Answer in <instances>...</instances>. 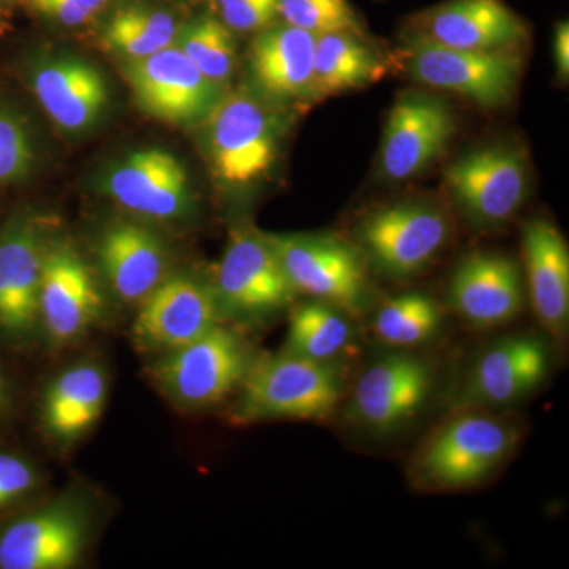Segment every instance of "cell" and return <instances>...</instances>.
Here are the masks:
<instances>
[{
	"label": "cell",
	"instance_id": "6da1fadb",
	"mask_svg": "<svg viewBox=\"0 0 569 569\" xmlns=\"http://www.w3.org/2000/svg\"><path fill=\"white\" fill-rule=\"evenodd\" d=\"M241 388L234 411L239 422L323 421L342 399V378L335 362L313 361L288 351L252 362Z\"/></svg>",
	"mask_w": 569,
	"mask_h": 569
},
{
	"label": "cell",
	"instance_id": "7a4b0ae2",
	"mask_svg": "<svg viewBox=\"0 0 569 569\" xmlns=\"http://www.w3.org/2000/svg\"><path fill=\"white\" fill-rule=\"evenodd\" d=\"M426 441L415 459V477L432 489H466L496 473L515 451L519 432L511 422L463 410Z\"/></svg>",
	"mask_w": 569,
	"mask_h": 569
},
{
	"label": "cell",
	"instance_id": "3957f363",
	"mask_svg": "<svg viewBox=\"0 0 569 569\" xmlns=\"http://www.w3.org/2000/svg\"><path fill=\"white\" fill-rule=\"evenodd\" d=\"M296 293L361 312L369 296L365 264L353 247L335 236L266 234Z\"/></svg>",
	"mask_w": 569,
	"mask_h": 569
},
{
	"label": "cell",
	"instance_id": "277c9868",
	"mask_svg": "<svg viewBox=\"0 0 569 569\" xmlns=\"http://www.w3.org/2000/svg\"><path fill=\"white\" fill-rule=\"evenodd\" d=\"M252 362L244 340L217 325L200 339L170 351L157 366L156 377L178 406L206 408L241 387Z\"/></svg>",
	"mask_w": 569,
	"mask_h": 569
},
{
	"label": "cell",
	"instance_id": "5b68a950",
	"mask_svg": "<svg viewBox=\"0 0 569 569\" xmlns=\"http://www.w3.org/2000/svg\"><path fill=\"white\" fill-rule=\"evenodd\" d=\"M201 123L213 171L228 186H247L271 170L279 146V126L253 97H220Z\"/></svg>",
	"mask_w": 569,
	"mask_h": 569
},
{
	"label": "cell",
	"instance_id": "8992f818",
	"mask_svg": "<svg viewBox=\"0 0 569 569\" xmlns=\"http://www.w3.org/2000/svg\"><path fill=\"white\" fill-rule=\"evenodd\" d=\"M522 67V58L509 50H458L425 37L408 48V70L415 80L485 108L501 107L511 99Z\"/></svg>",
	"mask_w": 569,
	"mask_h": 569
},
{
	"label": "cell",
	"instance_id": "52a82bcc",
	"mask_svg": "<svg viewBox=\"0 0 569 569\" xmlns=\"http://www.w3.org/2000/svg\"><path fill=\"white\" fill-rule=\"evenodd\" d=\"M222 316L261 318L293 302V284L266 234L239 231L224 250L216 287Z\"/></svg>",
	"mask_w": 569,
	"mask_h": 569
},
{
	"label": "cell",
	"instance_id": "ba28073f",
	"mask_svg": "<svg viewBox=\"0 0 569 569\" xmlns=\"http://www.w3.org/2000/svg\"><path fill=\"white\" fill-rule=\"evenodd\" d=\"M126 77L141 110L174 126L203 122L222 97L219 84L176 44L127 62Z\"/></svg>",
	"mask_w": 569,
	"mask_h": 569
},
{
	"label": "cell",
	"instance_id": "9c48e42d",
	"mask_svg": "<svg viewBox=\"0 0 569 569\" xmlns=\"http://www.w3.org/2000/svg\"><path fill=\"white\" fill-rule=\"evenodd\" d=\"M432 387V366L425 358L410 353L385 356L356 381L350 417L369 432L388 436L417 417Z\"/></svg>",
	"mask_w": 569,
	"mask_h": 569
},
{
	"label": "cell",
	"instance_id": "30bf717a",
	"mask_svg": "<svg viewBox=\"0 0 569 569\" xmlns=\"http://www.w3.org/2000/svg\"><path fill=\"white\" fill-rule=\"evenodd\" d=\"M445 182L460 209L481 224H500L519 211L527 197L522 153L505 146L478 149L445 171Z\"/></svg>",
	"mask_w": 569,
	"mask_h": 569
},
{
	"label": "cell",
	"instance_id": "8fae6325",
	"mask_svg": "<svg viewBox=\"0 0 569 569\" xmlns=\"http://www.w3.org/2000/svg\"><path fill=\"white\" fill-rule=\"evenodd\" d=\"M102 312V295L84 258L69 242H48L41 271L39 321L56 346L84 336Z\"/></svg>",
	"mask_w": 569,
	"mask_h": 569
},
{
	"label": "cell",
	"instance_id": "7c38bea8",
	"mask_svg": "<svg viewBox=\"0 0 569 569\" xmlns=\"http://www.w3.org/2000/svg\"><path fill=\"white\" fill-rule=\"evenodd\" d=\"M448 234L447 217L417 203L378 209L359 228V238L372 260L396 277L418 274L432 263Z\"/></svg>",
	"mask_w": 569,
	"mask_h": 569
},
{
	"label": "cell",
	"instance_id": "4fadbf2b",
	"mask_svg": "<svg viewBox=\"0 0 569 569\" xmlns=\"http://www.w3.org/2000/svg\"><path fill=\"white\" fill-rule=\"evenodd\" d=\"M216 290L190 276L167 277L134 318V339L152 350L174 351L200 339L222 320Z\"/></svg>",
	"mask_w": 569,
	"mask_h": 569
},
{
	"label": "cell",
	"instance_id": "5bb4252c",
	"mask_svg": "<svg viewBox=\"0 0 569 569\" xmlns=\"http://www.w3.org/2000/svg\"><path fill=\"white\" fill-rule=\"evenodd\" d=\"M104 192L137 216L179 220L193 209L186 168L159 148L140 149L119 160L104 178Z\"/></svg>",
	"mask_w": 569,
	"mask_h": 569
},
{
	"label": "cell",
	"instance_id": "9a60e30c",
	"mask_svg": "<svg viewBox=\"0 0 569 569\" xmlns=\"http://www.w3.org/2000/svg\"><path fill=\"white\" fill-rule=\"evenodd\" d=\"M88 518L74 501L62 500L14 520L0 535V568L67 569L80 560Z\"/></svg>",
	"mask_w": 569,
	"mask_h": 569
},
{
	"label": "cell",
	"instance_id": "2e32d148",
	"mask_svg": "<svg viewBox=\"0 0 569 569\" xmlns=\"http://www.w3.org/2000/svg\"><path fill=\"white\" fill-rule=\"evenodd\" d=\"M549 351L541 339L519 335L482 351L463 381L458 406L463 410L503 407L522 399L549 372Z\"/></svg>",
	"mask_w": 569,
	"mask_h": 569
},
{
	"label": "cell",
	"instance_id": "e0dca14e",
	"mask_svg": "<svg viewBox=\"0 0 569 569\" xmlns=\"http://www.w3.org/2000/svg\"><path fill=\"white\" fill-rule=\"evenodd\" d=\"M48 241L29 217L13 220L0 233V332L24 340L39 321L41 271Z\"/></svg>",
	"mask_w": 569,
	"mask_h": 569
},
{
	"label": "cell",
	"instance_id": "ac0fdd59",
	"mask_svg": "<svg viewBox=\"0 0 569 569\" xmlns=\"http://www.w3.org/2000/svg\"><path fill=\"white\" fill-rule=\"evenodd\" d=\"M456 122L447 104L411 96L389 112L381 146V168L389 179L406 181L436 162L451 142Z\"/></svg>",
	"mask_w": 569,
	"mask_h": 569
},
{
	"label": "cell",
	"instance_id": "d6986e66",
	"mask_svg": "<svg viewBox=\"0 0 569 569\" xmlns=\"http://www.w3.org/2000/svg\"><path fill=\"white\" fill-rule=\"evenodd\" d=\"M448 298L467 323L481 329L500 328L522 312L519 266L500 253L470 254L451 277Z\"/></svg>",
	"mask_w": 569,
	"mask_h": 569
},
{
	"label": "cell",
	"instance_id": "ffe728a7",
	"mask_svg": "<svg viewBox=\"0 0 569 569\" xmlns=\"http://www.w3.org/2000/svg\"><path fill=\"white\" fill-rule=\"evenodd\" d=\"M31 88L48 118L67 133L91 129L110 103V89L102 71L71 56L36 66Z\"/></svg>",
	"mask_w": 569,
	"mask_h": 569
},
{
	"label": "cell",
	"instance_id": "44dd1931",
	"mask_svg": "<svg viewBox=\"0 0 569 569\" xmlns=\"http://www.w3.org/2000/svg\"><path fill=\"white\" fill-rule=\"evenodd\" d=\"M97 257L112 291L126 302L141 305L167 279V249L144 224L111 223L100 236Z\"/></svg>",
	"mask_w": 569,
	"mask_h": 569
},
{
	"label": "cell",
	"instance_id": "7402d4cb",
	"mask_svg": "<svg viewBox=\"0 0 569 569\" xmlns=\"http://www.w3.org/2000/svg\"><path fill=\"white\" fill-rule=\"evenodd\" d=\"M529 298L535 316L553 336L567 332L569 318V252L556 224L535 219L522 234Z\"/></svg>",
	"mask_w": 569,
	"mask_h": 569
},
{
	"label": "cell",
	"instance_id": "603a6c76",
	"mask_svg": "<svg viewBox=\"0 0 569 569\" xmlns=\"http://www.w3.org/2000/svg\"><path fill=\"white\" fill-rule=\"evenodd\" d=\"M526 24L501 0H452L426 22L425 39L458 50H509L526 40Z\"/></svg>",
	"mask_w": 569,
	"mask_h": 569
},
{
	"label": "cell",
	"instance_id": "cb8c5ba5",
	"mask_svg": "<svg viewBox=\"0 0 569 569\" xmlns=\"http://www.w3.org/2000/svg\"><path fill=\"white\" fill-rule=\"evenodd\" d=\"M316 33L295 26L266 29L249 51L252 80L264 96L274 100L312 96Z\"/></svg>",
	"mask_w": 569,
	"mask_h": 569
},
{
	"label": "cell",
	"instance_id": "d4e9b609",
	"mask_svg": "<svg viewBox=\"0 0 569 569\" xmlns=\"http://www.w3.org/2000/svg\"><path fill=\"white\" fill-rule=\"evenodd\" d=\"M108 381L92 362L74 365L51 381L43 397V421L48 432L63 443L88 432L107 403Z\"/></svg>",
	"mask_w": 569,
	"mask_h": 569
},
{
	"label": "cell",
	"instance_id": "484cf974",
	"mask_svg": "<svg viewBox=\"0 0 569 569\" xmlns=\"http://www.w3.org/2000/svg\"><path fill=\"white\" fill-rule=\"evenodd\" d=\"M385 66L355 33L317 37L312 96L326 97L362 88L377 81Z\"/></svg>",
	"mask_w": 569,
	"mask_h": 569
},
{
	"label": "cell",
	"instance_id": "4316f807",
	"mask_svg": "<svg viewBox=\"0 0 569 569\" xmlns=\"http://www.w3.org/2000/svg\"><path fill=\"white\" fill-rule=\"evenodd\" d=\"M355 339L348 313L321 301L295 307L288 326V353L320 362H335Z\"/></svg>",
	"mask_w": 569,
	"mask_h": 569
},
{
	"label": "cell",
	"instance_id": "83f0119b",
	"mask_svg": "<svg viewBox=\"0 0 569 569\" xmlns=\"http://www.w3.org/2000/svg\"><path fill=\"white\" fill-rule=\"evenodd\" d=\"M176 37L178 28L170 13L141 3L119 7L103 31L104 44L129 61L149 58L171 47Z\"/></svg>",
	"mask_w": 569,
	"mask_h": 569
},
{
	"label": "cell",
	"instance_id": "f1b7e54d",
	"mask_svg": "<svg viewBox=\"0 0 569 569\" xmlns=\"http://www.w3.org/2000/svg\"><path fill=\"white\" fill-rule=\"evenodd\" d=\"M443 313L430 296L403 293L389 298L378 309L373 332L385 346L411 348L429 342L440 331Z\"/></svg>",
	"mask_w": 569,
	"mask_h": 569
},
{
	"label": "cell",
	"instance_id": "f546056e",
	"mask_svg": "<svg viewBox=\"0 0 569 569\" xmlns=\"http://www.w3.org/2000/svg\"><path fill=\"white\" fill-rule=\"evenodd\" d=\"M183 54L206 74L209 80L222 84L233 73L236 47L230 29L212 17L197 18L176 37Z\"/></svg>",
	"mask_w": 569,
	"mask_h": 569
},
{
	"label": "cell",
	"instance_id": "4dcf8cb0",
	"mask_svg": "<svg viewBox=\"0 0 569 569\" xmlns=\"http://www.w3.org/2000/svg\"><path fill=\"white\" fill-rule=\"evenodd\" d=\"M279 14L287 24L316 36L361 32L348 0H279Z\"/></svg>",
	"mask_w": 569,
	"mask_h": 569
},
{
	"label": "cell",
	"instance_id": "1f68e13d",
	"mask_svg": "<svg viewBox=\"0 0 569 569\" xmlns=\"http://www.w3.org/2000/svg\"><path fill=\"white\" fill-rule=\"evenodd\" d=\"M36 162L28 126L9 108L0 107V186L26 178Z\"/></svg>",
	"mask_w": 569,
	"mask_h": 569
},
{
	"label": "cell",
	"instance_id": "d6a6232c",
	"mask_svg": "<svg viewBox=\"0 0 569 569\" xmlns=\"http://www.w3.org/2000/svg\"><path fill=\"white\" fill-rule=\"evenodd\" d=\"M223 24L239 32L268 28L279 14V0H217Z\"/></svg>",
	"mask_w": 569,
	"mask_h": 569
},
{
	"label": "cell",
	"instance_id": "836d02e7",
	"mask_svg": "<svg viewBox=\"0 0 569 569\" xmlns=\"http://www.w3.org/2000/svg\"><path fill=\"white\" fill-rule=\"evenodd\" d=\"M37 473L31 463L11 455H0V508L33 489Z\"/></svg>",
	"mask_w": 569,
	"mask_h": 569
},
{
	"label": "cell",
	"instance_id": "e575fe53",
	"mask_svg": "<svg viewBox=\"0 0 569 569\" xmlns=\"http://www.w3.org/2000/svg\"><path fill=\"white\" fill-rule=\"evenodd\" d=\"M107 0H32L33 9L63 26H80L91 20Z\"/></svg>",
	"mask_w": 569,
	"mask_h": 569
},
{
	"label": "cell",
	"instance_id": "d590c367",
	"mask_svg": "<svg viewBox=\"0 0 569 569\" xmlns=\"http://www.w3.org/2000/svg\"><path fill=\"white\" fill-rule=\"evenodd\" d=\"M553 51H556V63L561 78L567 80L569 73V26L568 22H560L553 37Z\"/></svg>",
	"mask_w": 569,
	"mask_h": 569
},
{
	"label": "cell",
	"instance_id": "8d00e7d4",
	"mask_svg": "<svg viewBox=\"0 0 569 569\" xmlns=\"http://www.w3.org/2000/svg\"><path fill=\"white\" fill-rule=\"evenodd\" d=\"M7 402V387L2 376H0V413H2L3 407Z\"/></svg>",
	"mask_w": 569,
	"mask_h": 569
}]
</instances>
